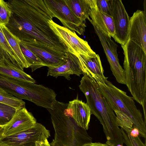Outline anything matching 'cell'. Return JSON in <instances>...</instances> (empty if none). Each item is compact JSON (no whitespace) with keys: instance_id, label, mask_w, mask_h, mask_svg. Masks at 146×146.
Returning <instances> with one entry per match:
<instances>
[{"instance_id":"17","label":"cell","mask_w":146,"mask_h":146,"mask_svg":"<svg viewBox=\"0 0 146 146\" xmlns=\"http://www.w3.org/2000/svg\"><path fill=\"white\" fill-rule=\"evenodd\" d=\"M77 57L80 61L81 67L84 73L94 79L98 78L105 81L108 78L104 75V70L100 57L98 54L89 57L80 54Z\"/></svg>"},{"instance_id":"16","label":"cell","mask_w":146,"mask_h":146,"mask_svg":"<svg viewBox=\"0 0 146 146\" xmlns=\"http://www.w3.org/2000/svg\"><path fill=\"white\" fill-rule=\"evenodd\" d=\"M91 9L89 16L93 25L104 34L113 37L115 33L112 17L102 13L98 9L96 0H90Z\"/></svg>"},{"instance_id":"3","label":"cell","mask_w":146,"mask_h":146,"mask_svg":"<svg viewBox=\"0 0 146 146\" xmlns=\"http://www.w3.org/2000/svg\"><path fill=\"white\" fill-rule=\"evenodd\" d=\"M50 114L54 131L51 146H83L92 141L86 130L78 126L74 119L72 101L68 103L55 102Z\"/></svg>"},{"instance_id":"34","label":"cell","mask_w":146,"mask_h":146,"mask_svg":"<svg viewBox=\"0 0 146 146\" xmlns=\"http://www.w3.org/2000/svg\"><path fill=\"white\" fill-rule=\"evenodd\" d=\"M4 91L0 88V93L3 92Z\"/></svg>"},{"instance_id":"11","label":"cell","mask_w":146,"mask_h":146,"mask_svg":"<svg viewBox=\"0 0 146 146\" xmlns=\"http://www.w3.org/2000/svg\"><path fill=\"white\" fill-rule=\"evenodd\" d=\"M109 2L115 29V35L113 37L123 45L128 39L130 18L121 0H109Z\"/></svg>"},{"instance_id":"27","label":"cell","mask_w":146,"mask_h":146,"mask_svg":"<svg viewBox=\"0 0 146 146\" xmlns=\"http://www.w3.org/2000/svg\"><path fill=\"white\" fill-rule=\"evenodd\" d=\"M11 14V11L7 2L0 0V26H6Z\"/></svg>"},{"instance_id":"9","label":"cell","mask_w":146,"mask_h":146,"mask_svg":"<svg viewBox=\"0 0 146 146\" xmlns=\"http://www.w3.org/2000/svg\"><path fill=\"white\" fill-rule=\"evenodd\" d=\"M53 17L57 18L63 27L76 32L79 35H84L86 26L85 23L77 17L66 4L64 0H44Z\"/></svg>"},{"instance_id":"35","label":"cell","mask_w":146,"mask_h":146,"mask_svg":"<svg viewBox=\"0 0 146 146\" xmlns=\"http://www.w3.org/2000/svg\"><path fill=\"white\" fill-rule=\"evenodd\" d=\"M116 146H123L122 145L119 144V145H117Z\"/></svg>"},{"instance_id":"29","label":"cell","mask_w":146,"mask_h":146,"mask_svg":"<svg viewBox=\"0 0 146 146\" xmlns=\"http://www.w3.org/2000/svg\"><path fill=\"white\" fill-rule=\"evenodd\" d=\"M96 3L98 9L100 11L104 14L111 16L109 0H96Z\"/></svg>"},{"instance_id":"33","label":"cell","mask_w":146,"mask_h":146,"mask_svg":"<svg viewBox=\"0 0 146 146\" xmlns=\"http://www.w3.org/2000/svg\"><path fill=\"white\" fill-rule=\"evenodd\" d=\"M4 125H0V138L2 137L4 129Z\"/></svg>"},{"instance_id":"31","label":"cell","mask_w":146,"mask_h":146,"mask_svg":"<svg viewBox=\"0 0 146 146\" xmlns=\"http://www.w3.org/2000/svg\"><path fill=\"white\" fill-rule=\"evenodd\" d=\"M129 134L131 136L136 137L138 136H139V131L138 129L134 127L131 130Z\"/></svg>"},{"instance_id":"25","label":"cell","mask_w":146,"mask_h":146,"mask_svg":"<svg viewBox=\"0 0 146 146\" xmlns=\"http://www.w3.org/2000/svg\"><path fill=\"white\" fill-rule=\"evenodd\" d=\"M17 110L10 106L0 102V125H4L8 123Z\"/></svg>"},{"instance_id":"28","label":"cell","mask_w":146,"mask_h":146,"mask_svg":"<svg viewBox=\"0 0 146 146\" xmlns=\"http://www.w3.org/2000/svg\"><path fill=\"white\" fill-rule=\"evenodd\" d=\"M122 134L123 143L127 146H146V143H144L139 136L133 137L127 134L121 128Z\"/></svg>"},{"instance_id":"20","label":"cell","mask_w":146,"mask_h":146,"mask_svg":"<svg viewBox=\"0 0 146 146\" xmlns=\"http://www.w3.org/2000/svg\"><path fill=\"white\" fill-rule=\"evenodd\" d=\"M72 12L82 22L85 23L86 19L90 21L91 9L90 0H64Z\"/></svg>"},{"instance_id":"21","label":"cell","mask_w":146,"mask_h":146,"mask_svg":"<svg viewBox=\"0 0 146 146\" xmlns=\"http://www.w3.org/2000/svg\"><path fill=\"white\" fill-rule=\"evenodd\" d=\"M6 59L23 71L24 67L5 38L0 26V60Z\"/></svg>"},{"instance_id":"30","label":"cell","mask_w":146,"mask_h":146,"mask_svg":"<svg viewBox=\"0 0 146 146\" xmlns=\"http://www.w3.org/2000/svg\"><path fill=\"white\" fill-rule=\"evenodd\" d=\"M83 146H110L106 143H102L100 142H92L85 144Z\"/></svg>"},{"instance_id":"22","label":"cell","mask_w":146,"mask_h":146,"mask_svg":"<svg viewBox=\"0 0 146 146\" xmlns=\"http://www.w3.org/2000/svg\"><path fill=\"white\" fill-rule=\"evenodd\" d=\"M5 38L9 45L19 59L24 68H29L20 48V40L11 33L5 26H0Z\"/></svg>"},{"instance_id":"5","label":"cell","mask_w":146,"mask_h":146,"mask_svg":"<svg viewBox=\"0 0 146 146\" xmlns=\"http://www.w3.org/2000/svg\"><path fill=\"white\" fill-rule=\"evenodd\" d=\"M94 80L100 93L111 108L113 111H119L127 116L134 127L139 130V136L145 139L146 123L133 98L127 96L126 92L116 87L107 80L103 81L98 78Z\"/></svg>"},{"instance_id":"13","label":"cell","mask_w":146,"mask_h":146,"mask_svg":"<svg viewBox=\"0 0 146 146\" xmlns=\"http://www.w3.org/2000/svg\"><path fill=\"white\" fill-rule=\"evenodd\" d=\"M36 122L32 114L25 107L18 109L10 121L5 125L2 137L26 130L33 127Z\"/></svg>"},{"instance_id":"7","label":"cell","mask_w":146,"mask_h":146,"mask_svg":"<svg viewBox=\"0 0 146 146\" xmlns=\"http://www.w3.org/2000/svg\"><path fill=\"white\" fill-rule=\"evenodd\" d=\"M49 24L55 34L66 47L69 52L77 57L80 54L89 57L96 55L88 42L79 37L75 32L58 25L52 20L49 21Z\"/></svg>"},{"instance_id":"18","label":"cell","mask_w":146,"mask_h":146,"mask_svg":"<svg viewBox=\"0 0 146 146\" xmlns=\"http://www.w3.org/2000/svg\"><path fill=\"white\" fill-rule=\"evenodd\" d=\"M73 110V117L77 125L86 130L90 125L91 115L90 108L86 103L78 99L72 101Z\"/></svg>"},{"instance_id":"19","label":"cell","mask_w":146,"mask_h":146,"mask_svg":"<svg viewBox=\"0 0 146 146\" xmlns=\"http://www.w3.org/2000/svg\"><path fill=\"white\" fill-rule=\"evenodd\" d=\"M0 74L33 83L36 82L35 80L31 76L5 59L0 60Z\"/></svg>"},{"instance_id":"4","label":"cell","mask_w":146,"mask_h":146,"mask_svg":"<svg viewBox=\"0 0 146 146\" xmlns=\"http://www.w3.org/2000/svg\"><path fill=\"white\" fill-rule=\"evenodd\" d=\"M124 55L123 68L126 84L134 100L142 106L146 121V53L128 39L121 45Z\"/></svg>"},{"instance_id":"32","label":"cell","mask_w":146,"mask_h":146,"mask_svg":"<svg viewBox=\"0 0 146 146\" xmlns=\"http://www.w3.org/2000/svg\"><path fill=\"white\" fill-rule=\"evenodd\" d=\"M36 146H51L48 142V139L43 142H36Z\"/></svg>"},{"instance_id":"26","label":"cell","mask_w":146,"mask_h":146,"mask_svg":"<svg viewBox=\"0 0 146 146\" xmlns=\"http://www.w3.org/2000/svg\"><path fill=\"white\" fill-rule=\"evenodd\" d=\"M116 114L117 121L119 127L122 129L127 134H129L134 127L129 118L125 114L116 110H113Z\"/></svg>"},{"instance_id":"6","label":"cell","mask_w":146,"mask_h":146,"mask_svg":"<svg viewBox=\"0 0 146 146\" xmlns=\"http://www.w3.org/2000/svg\"><path fill=\"white\" fill-rule=\"evenodd\" d=\"M0 88L18 99L29 100L45 108L50 104L53 96L52 89L42 85L1 74Z\"/></svg>"},{"instance_id":"24","label":"cell","mask_w":146,"mask_h":146,"mask_svg":"<svg viewBox=\"0 0 146 146\" xmlns=\"http://www.w3.org/2000/svg\"><path fill=\"white\" fill-rule=\"evenodd\" d=\"M0 102L6 104L17 109L25 107V103L5 91L0 93Z\"/></svg>"},{"instance_id":"23","label":"cell","mask_w":146,"mask_h":146,"mask_svg":"<svg viewBox=\"0 0 146 146\" xmlns=\"http://www.w3.org/2000/svg\"><path fill=\"white\" fill-rule=\"evenodd\" d=\"M19 44L21 51L27 62L33 72L38 68L45 66L42 61L29 50L20 40Z\"/></svg>"},{"instance_id":"1","label":"cell","mask_w":146,"mask_h":146,"mask_svg":"<svg viewBox=\"0 0 146 146\" xmlns=\"http://www.w3.org/2000/svg\"><path fill=\"white\" fill-rule=\"evenodd\" d=\"M11 11L6 27L21 41L36 42L66 53L67 48L50 28L53 15L44 0H9Z\"/></svg>"},{"instance_id":"8","label":"cell","mask_w":146,"mask_h":146,"mask_svg":"<svg viewBox=\"0 0 146 146\" xmlns=\"http://www.w3.org/2000/svg\"><path fill=\"white\" fill-rule=\"evenodd\" d=\"M50 136V131L36 122L26 130L0 138V146H36V142L44 141Z\"/></svg>"},{"instance_id":"15","label":"cell","mask_w":146,"mask_h":146,"mask_svg":"<svg viewBox=\"0 0 146 146\" xmlns=\"http://www.w3.org/2000/svg\"><path fill=\"white\" fill-rule=\"evenodd\" d=\"M66 62L62 65L54 67H48L47 76H50L56 78L63 76L67 80L71 79L70 75L75 74L79 76L84 73L78 57L68 52Z\"/></svg>"},{"instance_id":"10","label":"cell","mask_w":146,"mask_h":146,"mask_svg":"<svg viewBox=\"0 0 146 146\" xmlns=\"http://www.w3.org/2000/svg\"><path fill=\"white\" fill-rule=\"evenodd\" d=\"M93 26L103 48L113 74L118 82L126 85L125 72L119 62L117 52V44L111 39V36Z\"/></svg>"},{"instance_id":"14","label":"cell","mask_w":146,"mask_h":146,"mask_svg":"<svg viewBox=\"0 0 146 146\" xmlns=\"http://www.w3.org/2000/svg\"><path fill=\"white\" fill-rule=\"evenodd\" d=\"M129 18L128 39L140 46L146 53V13L138 10Z\"/></svg>"},{"instance_id":"12","label":"cell","mask_w":146,"mask_h":146,"mask_svg":"<svg viewBox=\"0 0 146 146\" xmlns=\"http://www.w3.org/2000/svg\"><path fill=\"white\" fill-rule=\"evenodd\" d=\"M21 41L38 57L45 66H58L66 60L67 53H64L36 42Z\"/></svg>"},{"instance_id":"2","label":"cell","mask_w":146,"mask_h":146,"mask_svg":"<svg viewBox=\"0 0 146 146\" xmlns=\"http://www.w3.org/2000/svg\"><path fill=\"white\" fill-rule=\"evenodd\" d=\"M79 87L86 99V104L103 126L107 141L110 146L123 145L121 129L119 126L116 115L99 91L97 83L92 77L84 75Z\"/></svg>"}]
</instances>
